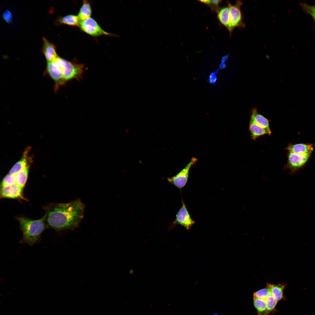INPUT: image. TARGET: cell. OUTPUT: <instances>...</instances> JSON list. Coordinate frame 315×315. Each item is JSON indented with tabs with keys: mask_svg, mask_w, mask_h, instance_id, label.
<instances>
[{
	"mask_svg": "<svg viewBox=\"0 0 315 315\" xmlns=\"http://www.w3.org/2000/svg\"><path fill=\"white\" fill-rule=\"evenodd\" d=\"M43 208L47 227L62 232L78 228L83 218L85 206L78 199L66 203H50Z\"/></svg>",
	"mask_w": 315,
	"mask_h": 315,
	"instance_id": "1",
	"label": "cell"
},
{
	"mask_svg": "<svg viewBox=\"0 0 315 315\" xmlns=\"http://www.w3.org/2000/svg\"><path fill=\"white\" fill-rule=\"evenodd\" d=\"M16 219L23 234L20 242L30 246L38 242L41 234L47 228L44 217L36 220L23 216L17 217Z\"/></svg>",
	"mask_w": 315,
	"mask_h": 315,
	"instance_id": "2",
	"label": "cell"
},
{
	"mask_svg": "<svg viewBox=\"0 0 315 315\" xmlns=\"http://www.w3.org/2000/svg\"><path fill=\"white\" fill-rule=\"evenodd\" d=\"M55 60L59 66L66 83L73 79L79 80L84 72V66L66 60L58 56Z\"/></svg>",
	"mask_w": 315,
	"mask_h": 315,
	"instance_id": "3",
	"label": "cell"
},
{
	"mask_svg": "<svg viewBox=\"0 0 315 315\" xmlns=\"http://www.w3.org/2000/svg\"><path fill=\"white\" fill-rule=\"evenodd\" d=\"M243 3L240 1H237L235 5L228 2L229 9V18L228 29L230 35L234 29L237 27H244L245 24L243 22V15L241 7Z\"/></svg>",
	"mask_w": 315,
	"mask_h": 315,
	"instance_id": "4",
	"label": "cell"
},
{
	"mask_svg": "<svg viewBox=\"0 0 315 315\" xmlns=\"http://www.w3.org/2000/svg\"><path fill=\"white\" fill-rule=\"evenodd\" d=\"M311 153L298 154L288 152L287 163L284 169L292 174L302 168L309 160Z\"/></svg>",
	"mask_w": 315,
	"mask_h": 315,
	"instance_id": "5",
	"label": "cell"
},
{
	"mask_svg": "<svg viewBox=\"0 0 315 315\" xmlns=\"http://www.w3.org/2000/svg\"><path fill=\"white\" fill-rule=\"evenodd\" d=\"M197 160V159L196 158H192L190 162L183 170L174 176L167 178L169 182L181 190L187 183L191 167Z\"/></svg>",
	"mask_w": 315,
	"mask_h": 315,
	"instance_id": "6",
	"label": "cell"
},
{
	"mask_svg": "<svg viewBox=\"0 0 315 315\" xmlns=\"http://www.w3.org/2000/svg\"><path fill=\"white\" fill-rule=\"evenodd\" d=\"M79 27L85 32L92 36H98L102 35L115 36L104 31L93 18L90 17L81 21Z\"/></svg>",
	"mask_w": 315,
	"mask_h": 315,
	"instance_id": "7",
	"label": "cell"
},
{
	"mask_svg": "<svg viewBox=\"0 0 315 315\" xmlns=\"http://www.w3.org/2000/svg\"><path fill=\"white\" fill-rule=\"evenodd\" d=\"M46 71L55 83V91H57L60 86L65 84L62 71L55 60L47 63Z\"/></svg>",
	"mask_w": 315,
	"mask_h": 315,
	"instance_id": "8",
	"label": "cell"
},
{
	"mask_svg": "<svg viewBox=\"0 0 315 315\" xmlns=\"http://www.w3.org/2000/svg\"><path fill=\"white\" fill-rule=\"evenodd\" d=\"M182 206L178 211L176 218L171 224L170 227L172 228L178 224L183 226L187 230H189L195 221L191 218L182 199Z\"/></svg>",
	"mask_w": 315,
	"mask_h": 315,
	"instance_id": "9",
	"label": "cell"
},
{
	"mask_svg": "<svg viewBox=\"0 0 315 315\" xmlns=\"http://www.w3.org/2000/svg\"><path fill=\"white\" fill-rule=\"evenodd\" d=\"M22 188L16 183L10 185L1 186V198L27 200L23 195Z\"/></svg>",
	"mask_w": 315,
	"mask_h": 315,
	"instance_id": "10",
	"label": "cell"
},
{
	"mask_svg": "<svg viewBox=\"0 0 315 315\" xmlns=\"http://www.w3.org/2000/svg\"><path fill=\"white\" fill-rule=\"evenodd\" d=\"M253 297L262 299L266 302L269 314L277 312L276 309L278 302L272 293L270 287L267 285L265 288L259 290L254 293Z\"/></svg>",
	"mask_w": 315,
	"mask_h": 315,
	"instance_id": "11",
	"label": "cell"
},
{
	"mask_svg": "<svg viewBox=\"0 0 315 315\" xmlns=\"http://www.w3.org/2000/svg\"><path fill=\"white\" fill-rule=\"evenodd\" d=\"M289 153L298 154H312L314 149L311 144L298 143L290 144L285 148Z\"/></svg>",
	"mask_w": 315,
	"mask_h": 315,
	"instance_id": "12",
	"label": "cell"
},
{
	"mask_svg": "<svg viewBox=\"0 0 315 315\" xmlns=\"http://www.w3.org/2000/svg\"><path fill=\"white\" fill-rule=\"evenodd\" d=\"M43 45L42 51L47 62L54 60L58 56L57 54L55 46L45 37L42 38Z\"/></svg>",
	"mask_w": 315,
	"mask_h": 315,
	"instance_id": "13",
	"label": "cell"
},
{
	"mask_svg": "<svg viewBox=\"0 0 315 315\" xmlns=\"http://www.w3.org/2000/svg\"><path fill=\"white\" fill-rule=\"evenodd\" d=\"M249 130L251 138L255 141L261 136L265 135H270L271 134L270 129L263 128L250 120Z\"/></svg>",
	"mask_w": 315,
	"mask_h": 315,
	"instance_id": "14",
	"label": "cell"
},
{
	"mask_svg": "<svg viewBox=\"0 0 315 315\" xmlns=\"http://www.w3.org/2000/svg\"><path fill=\"white\" fill-rule=\"evenodd\" d=\"M28 151L27 150L24 152L23 157L16 163L9 172V174L15 175L22 170L29 167L30 158L27 157Z\"/></svg>",
	"mask_w": 315,
	"mask_h": 315,
	"instance_id": "15",
	"label": "cell"
},
{
	"mask_svg": "<svg viewBox=\"0 0 315 315\" xmlns=\"http://www.w3.org/2000/svg\"><path fill=\"white\" fill-rule=\"evenodd\" d=\"M250 121L263 128L270 129V120L259 114L256 108H254L252 110Z\"/></svg>",
	"mask_w": 315,
	"mask_h": 315,
	"instance_id": "16",
	"label": "cell"
},
{
	"mask_svg": "<svg viewBox=\"0 0 315 315\" xmlns=\"http://www.w3.org/2000/svg\"><path fill=\"white\" fill-rule=\"evenodd\" d=\"M267 285L270 287L272 293L278 302L283 299H285L284 295V290L286 287L285 284H274L267 283Z\"/></svg>",
	"mask_w": 315,
	"mask_h": 315,
	"instance_id": "17",
	"label": "cell"
},
{
	"mask_svg": "<svg viewBox=\"0 0 315 315\" xmlns=\"http://www.w3.org/2000/svg\"><path fill=\"white\" fill-rule=\"evenodd\" d=\"M80 20L78 16L69 15L59 18L57 22L58 24H65L71 26H79Z\"/></svg>",
	"mask_w": 315,
	"mask_h": 315,
	"instance_id": "18",
	"label": "cell"
},
{
	"mask_svg": "<svg viewBox=\"0 0 315 315\" xmlns=\"http://www.w3.org/2000/svg\"><path fill=\"white\" fill-rule=\"evenodd\" d=\"M91 13V8L90 3L87 1H83L78 15L80 20L82 21L90 18Z\"/></svg>",
	"mask_w": 315,
	"mask_h": 315,
	"instance_id": "19",
	"label": "cell"
},
{
	"mask_svg": "<svg viewBox=\"0 0 315 315\" xmlns=\"http://www.w3.org/2000/svg\"><path fill=\"white\" fill-rule=\"evenodd\" d=\"M229 9L228 7L219 9L217 13V18L220 23L228 28L229 18Z\"/></svg>",
	"mask_w": 315,
	"mask_h": 315,
	"instance_id": "20",
	"label": "cell"
},
{
	"mask_svg": "<svg viewBox=\"0 0 315 315\" xmlns=\"http://www.w3.org/2000/svg\"><path fill=\"white\" fill-rule=\"evenodd\" d=\"M29 167L20 171L15 176L16 183L20 186L24 188L27 180Z\"/></svg>",
	"mask_w": 315,
	"mask_h": 315,
	"instance_id": "21",
	"label": "cell"
},
{
	"mask_svg": "<svg viewBox=\"0 0 315 315\" xmlns=\"http://www.w3.org/2000/svg\"><path fill=\"white\" fill-rule=\"evenodd\" d=\"M16 183L15 176L8 174L3 178L1 186L10 185Z\"/></svg>",
	"mask_w": 315,
	"mask_h": 315,
	"instance_id": "22",
	"label": "cell"
},
{
	"mask_svg": "<svg viewBox=\"0 0 315 315\" xmlns=\"http://www.w3.org/2000/svg\"><path fill=\"white\" fill-rule=\"evenodd\" d=\"M300 5L303 9L307 13L312 15L315 16V6H311L305 3H301Z\"/></svg>",
	"mask_w": 315,
	"mask_h": 315,
	"instance_id": "23",
	"label": "cell"
},
{
	"mask_svg": "<svg viewBox=\"0 0 315 315\" xmlns=\"http://www.w3.org/2000/svg\"><path fill=\"white\" fill-rule=\"evenodd\" d=\"M200 2L209 6L213 9L218 10L219 5L221 0H200Z\"/></svg>",
	"mask_w": 315,
	"mask_h": 315,
	"instance_id": "24",
	"label": "cell"
},
{
	"mask_svg": "<svg viewBox=\"0 0 315 315\" xmlns=\"http://www.w3.org/2000/svg\"><path fill=\"white\" fill-rule=\"evenodd\" d=\"M3 18L8 23H12L13 16L11 12L9 10H6L3 14Z\"/></svg>",
	"mask_w": 315,
	"mask_h": 315,
	"instance_id": "25",
	"label": "cell"
},
{
	"mask_svg": "<svg viewBox=\"0 0 315 315\" xmlns=\"http://www.w3.org/2000/svg\"><path fill=\"white\" fill-rule=\"evenodd\" d=\"M218 72V71L216 70L214 72L211 73L210 74L209 78V81L211 84H214L216 82L217 77L216 74Z\"/></svg>",
	"mask_w": 315,
	"mask_h": 315,
	"instance_id": "26",
	"label": "cell"
},
{
	"mask_svg": "<svg viewBox=\"0 0 315 315\" xmlns=\"http://www.w3.org/2000/svg\"><path fill=\"white\" fill-rule=\"evenodd\" d=\"M229 55H227L223 57L221 59V62L220 63L225 64V62L227 61L229 57Z\"/></svg>",
	"mask_w": 315,
	"mask_h": 315,
	"instance_id": "27",
	"label": "cell"
},
{
	"mask_svg": "<svg viewBox=\"0 0 315 315\" xmlns=\"http://www.w3.org/2000/svg\"><path fill=\"white\" fill-rule=\"evenodd\" d=\"M311 16L313 18V19H314V21L315 22V16H314V15H312Z\"/></svg>",
	"mask_w": 315,
	"mask_h": 315,
	"instance_id": "28",
	"label": "cell"
},
{
	"mask_svg": "<svg viewBox=\"0 0 315 315\" xmlns=\"http://www.w3.org/2000/svg\"><path fill=\"white\" fill-rule=\"evenodd\" d=\"M217 315V314H214V315Z\"/></svg>",
	"mask_w": 315,
	"mask_h": 315,
	"instance_id": "29",
	"label": "cell"
}]
</instances>
